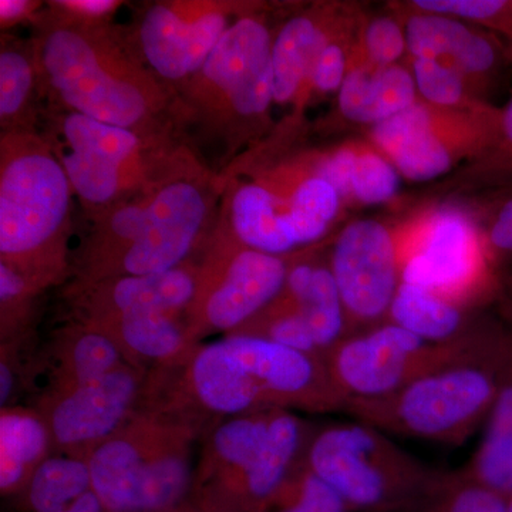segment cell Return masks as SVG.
<instances>
[{"label": "cell", "instance_id": "1", "mask_svg": "<svg viewBox=\"0 0 512 512\" xmlns=\"http://www.w3.org/2000/svg\"><path fill=\"white\" fill-rule=\"evenodd\" d=\"M156 372L173 384L167 399L148 403L198 420L271 409L343 412L346 404L322 357L244 333L198 345L181 365Z\"/></svg>", "mask_w": 512, "mask_h": 512}, {"label": "cell", "instance_id": "2", "mask_svg": "<svg viewBox=\"0 0 512 512\" xmlns=\"http://www.w3.org/2000/svg\"><path fill=\"white\" fill-rule=\"evenodd\" d=\"M53 10L37 22L33 49L53 106L144 136H168L174 93L109 22Z\"/></svg>", "mask_w": 512, "mask_h": 512}, {"label": "cell", "instance_id": "3", "mask_svg": "<svg viewBox=\"0 0 512 512\" xmlns=\"http://www.w3.org/2000/svg\"><path fill=\"white\" fill-rule=\"evenodd\" d=\"M217 192L210 171L185 148L146 187L93 215L77 282L163 274L185 264L207 232Z\"/></svg>", "mask_w": 512, "mask_h": 512}, {"label": "cell", "instance_id": "4", "mask_svg": "<svg viewBox=\"0 0 512 512\" xmlns=\"http://www.w3.org/2000/svg\"><path fill=\"white\" fill-rule=\"evenodd\" d=\"M73 188L43 134L2 131L0 144V262L37 292L69 269Z\"/></svg>", "mask_w": 512, "mask_h": 512}, {"label": "cell", "instance_id": "5", "mask_svg": "<svg viewBox=\"0 0 512 512\" xmlns=\"http://www.w3.org/2000/svg\"><path fill=\"white\" fill-rule=\"evenodd\" d=\"M274 39L262 13L242 12L201 69L173 90L175 123L227 156L261 137L275 103Z\"/></svg>", "mask_w": 512, "mask_h": 512}, {"label": "cell", "instance_id": "6", "mask_svg": "<svg viewBox=\"0 0 512 512\" xmlns=\"http://www.w3.org/2000/svg\"><path fill=\"white\" fill-rule=\"evenodd\" d=\"M315 430L298 413L282 409L218 421L195 464V510L251 512L305 460Z\"/></svg>", "mask_w": 512, "mask_h": 512}, {"label": "cell", "instance_id": "7", "mask_svg": "<svg viewBox=\"0 0 512 512\" xmlns=\"http://www.w3.org/2000/svg\"><path fill=\"white\" fill-rule=\"evenodd\" d=\"M198 419L140 404L127 423L90 454L92 490L106 512H167L184 504L195 467Z\"/></svg>", "mask_w": 512, "mask_h": 512}, {"label": "cell", "instance_id": "8", "mask_svg": "<svg viewBox=\"0 0 512 512\" xmlns=\"http://www.w3.org/2000/svg\"><path fill=\"white\" fill-rule=\"evenodd\" d=\"M305 464L352 512H419L448 477L356 419L316 429Z\"/></svg>", "mask_w": 512, "mask_h": 512}, {"label": "cell", "instance_id": "9", "mask_svg": "<svg viewBox=\"0 0 512 512\" xmlns=\"http://www.w3.org/2000/svg\"><path fill=\"white\" fill-rule=\"evenodd\" d=\"M501 332V326L493 325L473 355L427 373L389 396L348 400L343 413L389 436L463 444L484 426L497 396Z\"/></svg>", "mask_w": 512, "mask_h": 512}, {"label": "cell", "instance_id": "10", "mask_svg": "<svg viewBox=\"0 0 512 512\" xmlns=\"http://www.w3.org/2000/svg\"><path fill=\"white\" fill-rule=\"evenodd\" d=\"M43 137L90 215L126 200L183 154L170 136H144L53 106Z\"/></svg>", "mask_w": 512, "mask_h": 512}, {"label": "cell", "instance_id": "11", "mask_svg": "<svg viewBox=\"0 0 512 512\" xmlns=\"http://www.w3.org/2000/svg\"><path fill=\"white\" fill-rule=\"evenodd\" d=\"M497 258L483 228L463 211L440 208L403 225L402 282L471 309L498 295Z\"/></svg>", "mask_w": 512, "mask_h": 512}, {"label": "cell", "instance_id": "12", "mask_svg": "<svg viewBox=\"0 0 512 512\" xmlns=\"http://www.w3.org/2000/svg\"><path fill=\"white\" fill-rule=\"evenodd\" d=\"M491 329L493 325L485 323L471 339L440 345L386 320L346 336L323 360L345 402L380 399L427 373L473 355Z\"/></svg>", "mask_w": 512, "mask_h": 512}, {"label": "cell", "instance_id": "13", "mask_svg": "<svg viewBox=\"0 0 512 512\" xmlns=\"http://www.w3.org/2000/svg\"><path fill=\"white\" fill-rule=\"evenodd\" d=\"M498 107L443 109L419 99L409 109L372 127V144L410 181L434 180L471 163L493 141Z\"/></svg>", "mask_w": 512, "mask_h": 512}, {"label": "cell", "instance_id": "14", "mask_svg": "<svg viewBox=\"0 0 512 512\" xmlns=\"http://www.w3.org/2000/svg\"><path fill=\"white\" fill-rule=\"evenodd\" d=\"M293 259L221 237L200 262L197 293L184 320L192 339L237 332L284 291Z\"/></svg>", "mask_w": 512, "mask_h": 512}, {"label": "cell", "instance_id": "15", "mask_svg": "<svg viewBox=\"0 0 512 512\" xmlns=\"http://www.w3.org/2000/svg\"><path fill=\"white\" fill-rule=\"evenodd\" d=\"M247 6L214 0L156 2L141 13L134 50L171 90L190 80Z\"/></svg>", "mask_w": 512, "mask_h": 512}, {"label": "cell", "instance_id": "16", "mask_svg": "<svg viewBox=\"0 0 512 512\" xmlns=\"http://www.w3.org/2000/svg\"><path fill=\"white\" fill-rule=\"evenodd\" d=\"M402 227L353 221L339 232L330 255L352 333L386 322L402 282Z\"/></svg>", "mask_w": 512, "mask_h": 512}, {"label": "cell", "instance_id": "17", "mask_svg": "<svg viewBox=\"0 0 512 512\" xmlns=\"http://www.w3.org/2000/svg\"><path fill=\"white\" fill-rule=\"evenodd\" d=\"M147 376L144 370L124 365L94 382L43 394L37 412L49 427L53 448L89 460L136 412Z\"/></svg>", "mask_w": 512, "mask_h": 512}, {"label": "cell", "instance_id": "18", "mask_svg": "<svg viewBox=\"0 0 512 512\" xmlns=\"http://www.w3.org/2000/svg\"><path fill=\"white\" fill-rule=\"evenodd\" d=\"M404 10L410 59L437 60L453 67L477 99L494 86L505 66H512L503 42L488 30L448 16Z\"/></svg>", "mask_w": 512, "mask_h": 512}, {"label": "cell", "instance_id": "19", "mask_svg": "<svg viewBox=\"0 0 512 512\" xmlns=\"http://www.w3.org/2000/svg\"><path fill=\"white\" fill-rule=\"evenodd\" d=\"M200 268L188 261L163 274L77 282L72 289L76 319L97 322L134 312L184 316L197 293Z\"/></svg>", "mask_w": 512, "mask_h": 512}, {"label": "cell", "instance_id": "20", "mask_svg": "<svg viewBox=\"0 0 512 512\" xmlns=\"http://www.w3.org/2000/svg\"><path fill=\"white\" fill-rule=\"evenodd\" d=\"M355 19L342 6L320 5L286 20L272 46L275 104L302 106L309 99L320 53Z\"/></svg>", "mask_w": 512, "mask_h": 512}, {"label": "cell", "instance_id": "21", "mask_svg": "<svg viewBox=\"0 0 512 512\" xmlns=\"http://www.w3.org/2000/svg\"><path fill=\"white\" fill-rule=\"evenodd\" d=\"M84 323L109 335L127 362L144 372L181 365L198 346L184 318L170 313L134 312Z\"/></svg>", "mask_w": 512, "mask_h": 512}, {"label": "cell", "instance_id": "22", "mask_svg": "<svg viewBox=\"0 0 512 512\" xmlns=\"http://www.w3.org/2000/svg\"><path fill=\"white\" fill-rule=\"evenodd\" d=\"M279 298L303 319L322 359L352 335V328L329 264L295 258Z\"/></svg>", "mask_w": 512, "mask_h": 512}, {"label": "cell", "instance_id": "23", "mask_svg": "<svg viewBox=\"0 0 512 512\" xmlns=\"http://www.w3.org/2000/svg\"><path fill=\"white\" fill-rule=\"evenodd\" d=\"M463 476L495 493L512 495V332L504 329L498 342V390L484 423L476 453L461 468Z\"/></svg>", "mask_w": 512, "mask_h": 512}, {"label": "cell", "instance_id": "24", "mask_svg": "<svg viewBox=\"0 0 512 512\" xmlns=\"http://www.w3.org/2000/svg\"><path fill=\"white\" fill-rule=\"evenodd\" d=\"M419 99L412 70L400 64H356L349 67L339 89V110L353 123L376 126L409 109Z\"/></svg>", "mask_w": 512, "mask_h": 512}, {"label": "cell", "instance_id": "25", "mask_svg": "<svg viewBox=\"0 0 512 512\" xmlns=\"http://www.w3.org/2000/svg\"><path fill=\"white\" fill-rule=\"evenodd\" d=\"M315 168L338 191L340 200L350 204H383L400 187L399 171L373 144H342L319 157Z\"/></svg>", "mask_w": 512, "mask_h": 512}, {"label": "cell", "instance_id": "26", "mask_svg": "<svg viewBox=\"0 0 512 512\" xmlns=\"http://www.w3.org/2000/svg\"><path fill=\"white\" fill-rule=\"evenodd\" d=\"M124 365L130 363L109 335L76 320L63 329L53 343L52 372L46 393L63 392L94 382Z\"/></svg>", "mask_w": 512, "mask_h": 512}, {"label": "cell", "instance_id": "27", "mask_svg": "<svg viewBox=\"0 0 512 512\" xmlns=\"http://www.w3.org/2000/svg\"><path fill=\"white\" fill-rule=\"evenodd\" d=\"M470 309L447 301L421 286L400 282L387 322L440 345L464 342L483 330L485 323L468 315Z\"/></svg>", "mask_w": 512, "mask_h": 512}, {"label": "cell", "instance_id": "28", "mask_svg": "<svg viewBox=\"0 0 512 512\" xmlns=\"http://www.w3.org/2000/svg\"><path fill=\"white\" fill-rule=\"evenodd\" d=\"M52 436L37 410L6 407L0 412V490H25L30 478L52 456Z\"/></svg>", "mask_w": 512, "mask_h": 512}, {"label": "cell", "instance_id": "29", "mask_svg": "<svg viewBox=\"0 0 512 512\" xmlns=\"http://www.w3.org/2000/svg\"><path fill=\"white\" fill-rule=\"evenodd\" d=\"M35 49L3 43L0 52V120L2 130H35L33 100L40 92Z\"/></svg>", "mask_w": 512, "mask_h": 512}, {"label": "cell", "instance_id": "30", "mask_svg": "<svg viewBox=\"0 0 512 512\" xmlns=\"http://www.w3.org/2000/svg\"><path fill=\"white\" fill-rule=\"evenodd\" d=\"M92 490L87 458L57 453L47 457L26 485L33 512H59Z\"/></svg>", "mask_w": 512, "mask_h": 512}, {"label": "cell", "instance_id": "31", "mask_svg": "<svg viewBox=\"0 0 512 512\" xmlns=\"http://www.w3.org/2000/svg\"><path fill=\"white\" fill-rule=\"evenodd\" d=\"M251 512H352L328 484L323 483L305 460Z\"/></svg>", "mask_w": 512, "mask_h": 512}, {"label": "cell", "instance_id": "32", "mask_svg": "<svg viewBox=\"0 0 512 512\" xmlns=\"http://www.w3.org/2000/svg\"><path fill=\"white\" fill-rule=\"evenodd\" d=\"M456 188H503L512 185V97L498 107L493 141L476 160L458 171Z\"/></svg>", "mask_w": 512, "mask_h": 512}, {"label": "cell", "instance_id": "33", "mask_svg": "<svg viewBox=\"0 0 512 512\" xmlns=\"http://www.w3.org/2000/svg\"><path fill=\"white\" fill-rule=\"evenodd\" d=\"M404 8L463 20L493 33L512 64V0H414Z\"/></svg>", "mask_w": 512, "mask_h": 512}, {"label": "cell", "instance_id": "34", "mask_svg": "<svg viewBox=\"0 0 512 512\" xmlns=\"http://www.w3.org/2000/svg\"><path fill=\"white\" fill-rule=\"evenodd\" d=\"M412 74L421 100L443 109H471L477 99L467 80L453 67L431 59H412Z\"/></svg>", "mask_w": 512, "mask_h": 512}, {"label": "cell", "instance_id": "35", "mask_svg": "<svg viewBox=\"0 0 512 512\" xmlns=\"http://www.w3.org/2000/svg\"><path fill=\"white\" fill-rule=\"evenodd\" d=\"M406 52L404 23L394 16H379L360 29V39L353 45L350 66H394Z\"/></svg>", "mask_w": 512, "mask_h": 512}, {"label": "cell", "instance_id": "36", "mask_svg": "<svg viewBox=\"0 0 512 512\" xmlns=\"http://www.w3.org/2000/svg\"><path fill=\"white\" fill-rule=\"evenodd\" d=\"M419 512H510V508L504 495L453 471L439 494Z\"/></svg>", "mask_w": 512, "mask_h": 512}, {"label": "cell", "instance_id": "37", "mask_svg": "<svg viewBox=\"0 0 512 512\" xmlns=\"http://www.w3.org/2000/svg\"><path fill=\"white\" fill-rule=\"evenodd\" d=\"M356 20L349 23L342 32L333 37L328 46L322 50L318 62L313 69L311 80V94L332 93L339 90L345 82L346 74L349 73L350 57H352L353 29L356 28Z\"/></svg>", "mask_w": 512, "mask_h": 512}, {"label": "cell", "instance_id": "38", "mask_svg": "<svg viewBox=\"0 0 512 512\" xmlns=\"http://www.w3.org/2000/svg\"><path fill=\"white\" fill-rule=\"evenodd\" d=\"M483 232L495 258L512 256V185L495 197Z\"/></svg>", "mask_w": 512, "mask_h": 512}, {"label": "cell", "instance_id": "39", "mask_svg": "<svg viewBox=\"0 0 512 512\" xmlns=\"http://www.w3.org/2000/svg\"><path fill=\"white\" fill-rule=\"evenodd\" d=\"M50 8L87 22H109V18L120 8L117 0H60L50 3Z\"/></svg>", "mask_w": 512, "mask_h": 512}, {"label": "cell", "instance_id": "40", "mask_svg": "<svg viewBox=\"0 0 512 512\" xmlns=\"http://www.w3.org/2000/svg\"><path fill=\"white\" fill-rule=\"evenodd\" d=\"M39 8V2H30V0H2L0 2L2 29L10 28L22 20L29 19Z\"/></svg>", "mask_w": 512, "mask_h": 512}, {"label": "cell", "instance_id": "41", "mask_svg": "<svg viewBox=\"0 0 512 512\" xmlns=\"http://www.w3.org/2000/svg\"><path fill=\"white\" fill-rule=\"evenodd\" d=\"M59 512H106L104 511L103 504L99 500L96 494H94L93 490H90L89 493L80 497L79 500L74 501L72 505L64 508V510Z\"/></svg>", "mask_w": 512, "mask_h": 512}, {"label": "cell", "instance_id": "42", "mask_svg": "<svg viewBox=\"0 0 512 512\" xmlns=\"http://www.w3.org/2000/svg\"><path fill=\"white\" fill-rule=\"evenodd\" d=\"M498 296H500L501 306H503V313L505 319L510 323V330L512 332V276L507 279H501L500 291H498Z\"/></svg>", "mask_w": 512, "mask_h": 512}, {"label": "cell", "instance_id": "43", "mask_svg": "<svg viewBox=\"0 0 512 512\" xmlns=\"http://www.w3.org/2000/svg\"><path fill=\"white\" fill-rule=\"evenodd\" d=\"M167 512H198V511L195 510V508L192 507V505L181 504L180 507L174 508V510H170Z\"/></svg>", "mask_w": 512, "mask_h": 512}, {"label": "cell", "instance_id": "44", "mask_svg": "<svg viewBox=\"0 0 512 512\" xmlns=\"http://www.w3.org/2000/svg\"><path fill=\"white\" fill-rule=\"evenodd\" d=\"M508 508H510V512H512V495L508 498Z\"/></svg>", "mask_w": 512, "mask_h": 512}]
</instances>
